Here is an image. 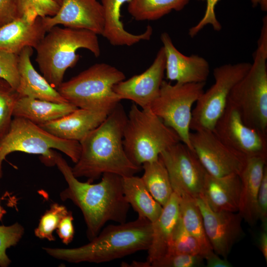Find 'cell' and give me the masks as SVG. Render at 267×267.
Wrapping results in <instances>:
<instances>
[{"instance_id": "cell-13", "label": "cell", "mask_w": 267, "mask_h": 267, "mask_svg": "<svg viewBox=\"0 0 267 267\" xmlns=\"http://www.w3.org/2000/svg\"><path fill=\"white\" fill-rule=\"evenodd\" d=\"M213 131L226 145L247 158L267 156V134L246 125L237 110L228 103Z\"/></svg>"}, {"instance_id": "cell-1", "label": "cell", "mask_w": 267, "mask_h": 267, "mask_svg": "<svg viewBox=\"0 0 267 267\" xmlns=\"http://www.w3.org/2000/svg\"><path fill=\"white\" fill-rule=\"evenodd\" d=\"M54 163L63 175L67 187L60 194L62 200H71L81 211L90 240L108 222H126L130 205L123 191L122 177L104 173L97 183L82 182L75 177L72 168L56 151Z\"/></svg>"}, {"instance_id": "cell-37", "label": "cell", "mask_w": 267, "mask_h": 267, "mask_svg": "<svg viewBox=\"0 0 267 267\" xmlns=\"http://www.w3.org/2000/svg\"><path fill=\"white\" fill-rule=\"evenodd\" d=\"M206 8L203 18L195 26L189 30L188 34L191 37L195 36L205 26L210 24L215 31H220L222 25L218 20L215 14V6L219 0H205Z\"/></svg>"}, {"instance_id": "cell-23", "label": "cell", "mask_w": 267, "mask_h": 267, "mask_svg": "<svg viewBox=\"0 0 267 267\" xmlns=\"http://www.w3.org/2000/svg\"><path fill=\"white\" fill-rule=\"evenodd\" d=\"M33 48L26 47L18 54L19 84L17 91L20 97H29L54 102L68 101L34 67L31 60Z\"/></svg>"}, {"instance_id": "cell-18", "label": "cell", "mask_w": 267, "mask_h": 267, "mask_svg": "<svg viewBox=\"0 0 267 267\" xmlns=\"http://www.w3.org/2000/svg\"><path fill=\"white\" fill-rule=\"evenodd\" d=\"M46 32L42 18L28 10L0 27V51L19 54L26 47L35 49Z\"/></svg>"}, {"instance_id": "cell-33", "label": "cell", "mask_w": 267, "mask_h": 267, "mask_svg": "<svg viewBox=\"0 0 267 267\" xmlns=\"http://www.w3.org/2000/svg\"><path fill=\"white\" fill-rule=\"evenodd\" d=\"M23 226L18 222L10 226H0V266L6 267L10 260L6 253V249L15 245L24 233Z\"/></svg>"}, {"instance_id": "cell-41", "label": "cell", "mask_w": 267, "mask_h": 267, "mask_svg": "<svg viewBox=\"0 0 267 267\" xmlns=\"http://www.w3.org/2000/svg\"><path fill=\"white\" fill-rule=\"evenodd\" d=\"M207 267H231L232 265L225 259H222L219 255L212 251L204 257Z\"/></svg>"}, {"instance_id": "cell-15", "label": "cell", "mask_w": 267, "mask_h": 267, "mask_svg": "<svg viewBox=\"0 0 267 267\" xmlns=\"http://www.w3.org/2000/svg\"><path fill=\"white\" fill-rule=\"evenodd\" d=\"M165 62L162 46L149 68L140 74L116 84L114 91L121 100H130L142 109H150L159 93L165 75Z\"/></svg>"}, {"instance_id": "cell-2", "label": "cell", "mask_w": 267, "mask_h": 267, "mask_svg": "<svg viewBox=\"0 0 267 267\" xmlns=\"http://www.w3.org/2000/svg\"><path fill=\"white\" fill-rule=\"evenodd\" d=\"M127 119L119 103L80 141V156L72 168L75 177H85L92 182L104 173L125 177L134 176L141 170L142 167L132 162L124 149L123 132Z\"/></svg>"}, {"instance_id": "cell-25", "label": "cell", "mask_w": 267, "mask_h": 267, "mask_svg": "<svg viewBox=\"0 0 267 267\" xmlns=\"http://www.w3.org/2000/svg\"><path fill=\"white\" fill-rule=\"evenodd\" d=\"M77 108L69 102L59 103L20 97L15 104L13 117L22 118L41 126L68 115Z\"/></svg>"}, {"instance_id": "cell-10", "label": "cell", "mask_w": 267, "mask_h": 267, "mask_svg": "<svg viewBox=\"0 0 267 267\" xmlns=\"http://www.w3.org/2000/svg\"><path fill=\"white\" fill-rule=\"evenodd\" d=\"M251 63L225 64L213 70L214 84L202 94L192 111L190 130H213L224 112L229 93L247 73Z\"/></svg>"}, {"instance_id": "cell-12", "label": "cell", "mask_w": 267, "mask_h": 267, "mask_svg": "<svg viewBox=\"0 0 267 267\" xmlns=\"http://www.w3.org/2000/svg\"><path fill=\"white\" fill-rule=\"evenodd\" d=\"M189 139L193 151L208 174L217 177L240 174L247 157L226 145L213 130L190 132Z\"/></svg>"}, {"instance_id": "cell-21", "label": "cell", "mask_w": 267, "mask_h": 267, "mask_svg": "<svg viewBox=\"0 0 267 267\" xmlns=\"http://www.w3.org/2000/svg\"><path fill=\"white\" fill-rule=\"evenodd\" d=\"M241 187L238 175L217 177L208 174L200 196L214 211L237 212Z\"/></svg>"}, {"instance_id": "cell-17", "label": "cell", "mask_w": 267, "mask_h": 267, "mask_svg": "<svg viewBox=\"0 0 267 267\" xmlns=\"http://www.w3.org/2000/svg\"><path fill=\"white\" fill-rule=\"evenodd\" d=\"M160 39L165 55L166 78L179 84L206 82L210 65L203 57L196 54L186 56L174 45L169 35L162 33Z\"/></svg>"}, {"instance_id": "cell-42", "label": "cell", "mask_w": 267, "mask_h": 267, "mask_svg": "<svg viewBox=\"0 0 267 267\" xmlns=\"http://www.w3.org/2000/svg\"><path fill=\"white\" fill-rule=\"evenodd\" d=\"M261 230L258 238V243L266 262L267 261V223L261 225Z\"/></svg>"}, {"instance_id": "cell-32", "label": "cell", "mask_w": 267, "mask_h": 267, "mask_svg": "<svg viewBox=\"0 0 267 267\" xmlns=\"http://www.w3.org/2000/svg\"><path fill=\"white\" fill-rule=\"evenodd\" d=\"M68 212L63 205L57 203L53 204L50 209L42 216L37 227L35 229V235L41 239H46L50 241H54L53 232L56 229L62 218Z\"/></svg>"}, {"instance_id": "cell-5", "label": "cell", "mask_w": 267, "mask_h": 267, "mask_svg": "<svg viewBox=\"0 0 267 267\" xmlns=\"http://www.w3.org/2000/svg\"><path fill=\"white\" fill-rule=\"evenodd\" d=\"M181 141L178 134L150 109L132 105L123 132V145L129 159L142 167L157 160L164 150Z\"/></svg>"}, {"instance_id": "cell-36", "label": "cell", "mask_w": 267, "mask_h": 267, "mask_svg": "<svg viewBox=\"0 0 267 267\" xmlns=\"http://www.w3.org/2000/svg\"><path fill=\"white\" fill-rule=\"evenodd\" d=\"M204 259L198 255L168 254L152 264L151 267H199L204 265Z\"/></svg>"}, {"instance_id": "cell-7", "label": "cell", "mask_w": 267, "mask_h": 267, "mask_svg": "<svg viewBox=\"0 0 267 267\" xmlns=\"http://www.w3.org/2000/svg\"><path fill=\"white\" fill-rule=\"evenodd\" d=\"M53 149L67 155L75 163L81 150L79 141L59 138L27 119L13 117L8 132L0 142V178L2 161L8 154L15 151L40 154L45 164L53 165Z\"/></svg>"}, {"instance_id": "cell-31", "label": "cell", "mask_w": 267, "mask_h": 267, "mask_svg": "<svg viewBox=\"0 0 267 267\" xmlns=\"http://www.w3.org/2000/svg\"><path fill=\"white\" fill-rule=\"evenodd\" d=\"M20 97L16 89L0 78V142L8 131L15 104Z\"/></svg>"}, {"instance_id": "cell-26", "label": "cell", "mask_w": 267, "mask_h": 267, "mask_svg": "<svg viewBox=\"0 0 267 267\" xmlns=\"http://www.w3.org/2000/svg\"><path fill=\"white\" fill-rule=\"evenodd\" d=\"M124 196L138 217L154 222L161 214L163 206L151 195L141 178L131 176L122 178Z\"/></svg>"}, {"instance_id": "cell-14", "label": "cell", "mask_w": 267, "mask_h": 267, "mask_svg": "<svg viewBox=\"0 0 267 267\" xmlns=\"http://www.w3.org/2000/svg\"><path fill=\"white\" fill-rule=\"evenodd\" d=\"M206 236L215 253L226 258L235 244L244 235L239 213L216 212L201 197L195 199Z\"/></svg>"}, {"instance_id": "cell-38", "label": "cell", "mask_w": 267, "mask_h": 267, "mask_svg": "<svg viewBox=\"0 0 267 267\" xmlns=\"http://www.w3.org/2000/svg\"><path fill=\"white\" fill-rule=\"evenodd\" d=\"M259 220L262 224L267 223V168H265L257 200Z\"/></svg>"}, {"instance_id": "cell-3", "label": "cell", "mask_w": 267, "mask_h": 267, "mask_svg": "<svg viewBox=\"0 0 267 267\" xmlns=\"http://www.w3.org/2000/svg\"><path fill=\"white\" fill-rule=\"evenodd\" d=\"M152 224L138 217L134 221L110 224L90 242L73 248L44 247L51 257L72 263H102L147 250L150 245Z\"/></svg>"}, {"instance_id": "cell-35", "label": "cell", "mask_w": 267, "mask_h": 267, "mask_svg": "<svg viewBox=\"0 0 267 267\" xmlns=\"http://www.w3.org/2000/svg\"><path fill=\"white\" fill-rule=\"evenodd\" d=\"M18 54L0 51V78L17 90L19 84Z\"/></svg>"}, {"instance_id": "cell-29", "label": "cell", "mask_w": 267, "mask_h": 267, "mask_svg": "<svg viewBox=\"0 0 267 267\" xmlns=\"http://www.w3.org/2000/svg\"><path fill=\"white\" fill-rule=\"evenodd\" d=\"M179 207L180 219L186 230L206 250H213L206 236L202 217L195 199L188 196L179 197Z\"/></svg>"}, {"instance_id": "cell-22", "label": "cell", "mask_w": 267, "mask_h": 267, "mask_svg": "<svg viewBox=\"0 0 267 267\" xmlns=\"http://www.w3.org/2000/svg\"><path fill=\"white\" fill-rule=\"evenodd\" d=\"M179 218V197L174 192L159 217L152 223V239L146 260L149 267L168 253Z\"/></svg>"}, {"instance_id": "cell-34", "label": "cell", "mask_w": 267, "mask_h": 267, "mask_svg": "<svg viewBox=\"0 0 267 267\" xmlns=\"http://www.w3.org/2000/svg\"><path fill=\"white\" fill-rule=\"evenodd\" d=\"M60 6L54 0H18V17L29 10L35 11L42 18L51 17L57 13Z\"/></svg>"}, {"instance_id": "cell-11", "label": "cell", "mask_w": 267, "mask_h": 267, "mask_svg": "<svg viewBox=\"0 0 267 267\" xmlns=\"http://www.w3.org/2000/svg\"><path fill=\"white\" fill-rule=\"evenodd\" d=\"M159 158L175 193L195 199L201 196L208 173L193 150L180 141L162 152Z\"/></svg>"}, {"instance_id": "cell-9", "label": "cell", "mask_w": 267, "mask_h": 267, "mask_svg": "<svg viewBox=\"0 0 267 267\" xmlns=\"http://www.w3.org/2000/svg\"><path fill=\"white\" fill-rule=\"evenodd\" d=\"M205 85L206 82L173 85L163 80L150 108L192 150L189 139L192 107L204 92Z\"/></svg>"}, {"instance_id": "cell-40", "label": "cell", "mask_w": 267, "mask_h": 267, "mask_svg": "<svg viewBox=\"0 0 267 267\" xmlns=\"http://www.w3.org/2000/svg\"><path fill=\"white\" fill-rule=\"evenodd\" d=\"M18 0H0V27L18 18Z\"/></svg>"}, {"instance_id": "cell-24", "label": "cell", "mask_w": 267, "mask_h": 267, "mask_svg": "<svg viewBox=\"0 0 267 267\" xmlns=\"http://www.w3.org/2000/svg\"><path fill=\"white\" fill-rule=\"evenodd\" d=\"M131 0H101L103 10L104 25L102 33L109 43L113 46H132L142 41L149 40L153 29L148 25L145 31L140 34L128 32L124 27L121 20V9L123 5Z\"/></svg>"}, {"instance_id": "cell-8", "label": "cell", "mask_w": 267, "mask_h": 267, "mask_svg": "<svg viewBox=\"0 0 267 267\" xmlns=\"http://www.w3.org/2000/svg\"><path fill=\"white\" fill-rule=\"evenodd\" d=\"M253 64L231 89L227 103L248 126L267 134V48L258 46Z\"/></svg>"}, {"instance_id": "cell-45", "label": "cell", "mask_w": 267, "mask_h": 267, "mask_svg": "<svg viewBox=\"0 0 267 267\" xmlns=\"http://www.w3.org/2000/svg\"><path fill=\"white\" fill-rule=\"evenodd\" d=\"M55 0L57 2H58L60 5L62 0Z\"/></svg>"}, {"instance_id": "cell-20", "label": "cell", "mask_w": 267, "mask_h": 267, "mask_svg": "<svg viewBox=\"0 0 267 267\" xmlns=\"http://www.w3.org/2000/svg\"><path fill=\"white\" fill-rule=\"evenodd\" d=\"M267 157H247L245 165L239 175L241 187L238 213L249 224L254 225L258 220L257 200Z\"/></svg>"}, {"instance_id": "cell-6", "label": "cell", "mask_w": 267, "mask_h": 267, "mask_svg": "<svg viewBox=\"0 0 267 267\" xmlns=\"http://www.w3.org/2000/svg\"><path fill=\"white\" fill-rule=\"evenodd\" d=\"M124 73L111 65L96 63L56 89L69 102L78 108L110 113L121 100L114 86L124 80Z\"/></svg>"}, {"instance_id": "cell-27", "label": "cell", "mask_w": 267, "mask_h": 267, "mask_svg": "<svg viewBox=\"0 0 267 267\" xmlns=\"http://www.w3.org/2000/svg\"><path fill=\"white\" fill-rule=\"evenodd\" d=\"M144 173L141 177L152 197L163 207L174 192L168 171L161 160L142 165Z\"/></svg>"}, {"instance_id": "cell-30", "label": "cell", "mask_w": 267, "mask_h": 267, "mask_svg": "<svg viewBox=\"0 0 267 267\" xmlns=\"http://www.w3.org/2000/svg\"><path fill=\"white\" fill-rule=\"evenodd\" d=\"M211 251L206 250L198 240L186 230L179 218L167 254H184L198 255L204 258Z\"/></svg>"}, {"instance_id": "cell-43", "label": "cell", "mask_w": 267, "mask_h": 267, "mask_svg": "<svg viewBox=\"0 0 267 267\" xmlns=\"http://www.w3.org/2000/svg\"><path fill=\"white\" fill-rule=\"evenodd\" d=\"M253 7L260 4L264 10L267 9V0H251Z\"/></svg>"}, {"instance_id": "cell-28", "label": "cell", "mask_w": 267, "mask_h": 267, "mask_svg": "<svg viewBox=\"0 0 267 267\" xmlns=\"http://www.w3.org/2000/svg\"><path fill=\"white\" fill-rule=\"evenodd\" d=\"M189 0H131L128 11L137 21L156 20L171 12L180 11Z\"/></svg>"}, {"instance_id": "cell-44", "label": "cell", "mask_w": 267, "mask_h": 267, "mask_svg": "<svg viewBox=\"0 0 267 267\" xmlns=\"http://www.w3.org/2000/svg\"><path fill=\"white\" fill-rule=\"evenodd\" d=\"M5 211L0 206V219L2 218Z\"/></svg>"}, {"instance_id": "cell-39", "label": "cell", "mask_w": 267, "mask_h": 267, "mask_svg": "<svg viewBox=\"0 0 267 267\" xmlns=\"http://www.w3.org/2000/svg\"><path fill=\"white\" fill-rule=\"evenodd\" d=\"M73 217L69 212L59 222L56 228L57 234L62 242L68 244L73 239L74 228L73 224Z\"/></svg>"}, {"instance_id": "cell-4", "label": "cell", "mask_w": 267, "mask_h": 267, "mask_svg": "<svg viewBox=\"0 0 267 267\" xmlns=\"http://www.w3.org/2000/svg\"><path fill=\"white\" fill-rule=\"evenodd\" d=\"M80 48L89 50L96 57L100 48L95 33L85 29L61 28L49 29L35 49L36 61L44 77L55 89L62 83L66 71L77 63Z\"/></svg>"}, {"instance_id": "cell-16", "label": "cell", "mask_w": 267, "mask_h": 267, "mask_svg": "<svg viewBox=\"0 0 267 267\" xmlns=\"http://www.w3.org/2000/svg\"><path fill=\"white\" fill-rule=\"evenodd\" d=\"M42 20L47 32L54 26L62 25L101 35L104 25L103 8L97 0H62L55 15Z\"/></svg>"}, {"instance_id": "cell-19", "label": "cell", "mask_w": 267, "mask_h": 267, "mask_svg": "<svg viewBox=\"0 0 267 267\" xmlns=\"http://www.w3.org/2000/svg\"><path fill=\"white\" fill-rule=\"evenodd\" d=\"M109 113L78 108L68 115L40 127L59 138L80 142L98 127Z\"/></svg>"}]
</instances>
